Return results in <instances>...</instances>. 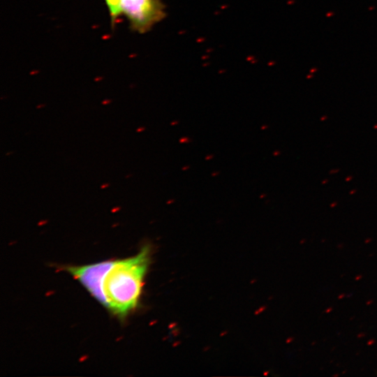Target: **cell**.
Returning a JSON list of instances; mask_svg holds the SVG:
<instances>
[{
	"mask_svg": "<svg viewBox=\"0 0 377 377\" xmlns=\"http://www.w3.org/2000/svg\"><path fill=\"white\" fill-rule=\"evenodd\" d=\"M121 13L132 31L143 34L165 17L166 8L162 0H121Z\"/></svg>",
	"mask_w": 377,
	"mask_h": 377,
	"instance_id": "7a4b0ae2",
	"label": "cell"
},
{
	"mask_svg": "<svg viewBox=\"0 0 377 377\" xmlns=\"http://www.w3.org/2000/svg\"><path fill=\"white\" fill-rule=\"evenodd\" d=\"M149 249L145 246L134 256L108 260L98 301L119 318H125L138 304L149 262Z\"/></svg>",
	"mask_w": 377,
	"mask_h": 377,
	"instance_id": "6da1fadb",
	"label": "cell"
},
{
	"mask_svg": "<svg viewBox=\"0 0 377 377\" xmlns=\"http://www.w3.org/2000/svg\"><path fill=\"white\" fill-rule=\"evenodd\" d=\"M110 17L111 24L114 26L117 20L122 15L121 0H105Z\"/></svg>",
	"mask_w": 377,
	"mask_h": 377,
	"instance_id": "3957f363",
	"label": "cell"
}]
</instances>
